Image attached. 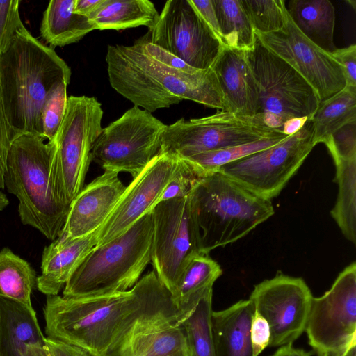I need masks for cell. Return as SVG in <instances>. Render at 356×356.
<instances>
[{"instance_id": "8", "label": "cell", "mask_w": 356, "mask_h": 356, "mask_svg": "<svg viewBox=\"0 0 356 356\" xmlns=\"http://www.w3.org/2000/svg\"><path fill=\"white\" fill-rule=\"evenodd\" d=\"M245 52L258 88L257 115L264 123L282 131L289 120L311 119L321 102L309 83L257 38L252 48Z\"/></svg>"}, {"instance_id": "19", "label": "cell", "mask_w": 356, "mask_h": 356, "mask_svg": "<svg viewBox=\"0 0 356 356\" xmlns=\"http://www.w3.org/2000/svg\"><path fill=\"white\" fill-rule=\"evenodd\" d=\"M211 68L220 86L225 111L243 116L257 115L258 88L245 51L223 46Z\"/></svg>"}, {"instance_id": "26", "label": "cell", "mask_w": 356, "mask_h": 356, "mask_svg": "<svg viewBox=\"0 0 356 356\" xmlns=\"http://www.w3.org/2000/svg\"><path fill=\"white\" fill-rule=\"evenodd\" d=\"M113 356H189L186 336L177 323L155 325L130 337Z\"/></svg>"}, {"instance_id": "47", "label": "cell", "mask_w": 356, "mask_h": 356, "mask_svg": "<svg viewBox=\"0 0 356 356\" xmlns=\"http://www.w3.org/2000/svg\"><path fill=\"white\" fill-rule=\"evenodd\" d=\"M24 356H49L46 346L30 345L26 346Z\"/></svg>"}, {"instance_id": "12", "label": "cell", "mask_w": 356, "mask_h": 356, "mask_svg": "<svg viewBox=\"0 0 356 356\" xmlns=\"http://www.w3.org/2000/svg\"><path fill=\"white\" fill-rule=\"evenodd\" d=\"M311 119L277 144L218 169L254 195L270 200L277 196L314 147Z\"/></svg>"}, {"instance_id": "31", "label": "cell", "mask_w": 356, "mask_h": 356, "mask_svg": "<svg viewBox=\"0 0 356 356\" xmlns=\"http://www.w3.org/2000/svg\"><path fill=\"white\" fill-rule=\"evenodd\" d=\"M335 165L339 193L331 215L344 236L356 244V158L339 161Z\"/></svg>"}, {"instance_id": "1", "label": "cell", "mask_w": 356, "mask_h": 356, "mask_svg": "<svg viewBox=\"0 0 356 356\" xmlns=\"http://www.w3.org/2000/svg\"><path fill=\"white\" fill-rule=\"evenodd\" d=\"M46 337L77 346L92 356H113L130 337L182 318L154 270L129 290L74 298L46 296Z\"/></svg>"}, {"instance_id": "48", "label": "cell", "mask_w": 356, "mask_h": 356, "mask_svg": "<svg viewBox=\"0 0 356 356\" xmlns=\"http://www.w3.org/2000/svg\"><path fill=\"white\" fill-rule=\"evenodd\" d=\"M9 204V200L6 194L0 191V211Z\"/></svg>"}, {"instance_id": "45", "label": "cell", "mask_w": 356, "mask_h": 356, "mask_svg": "<svg viewBox=\"0 0 356 356\" xmlns=\"http://www.w3.org/2000/svg\"><path fill=\"white\" fill-rule=\"evenodd\" d=\"M270 356H310V353L302 348H296L293 343H288L280 348Z\"/></svg>"}, {"instance_id": "16", "label": "cell", "mask_w": 356, "mask_h": 356, "mask_svg": "<svg viewBox=\"0 0 356 356\" xmlns=\"http://www.w3.org/2000/svg\"><path fill=\"white\" fill-rule=\"evenodd\" d=\"M268 49L295 69L314 88L320 102L342 90L346 80L341 66L304 36L292 22L288 11L284 27L270 33H256Z\"/></svg>"}, {"instance_id": "22", "label": "cell", "mask_w": 356, "mask_h": 356, "mask_svg": "<svg viewBox=\"0 0 356 356\" xmlns=\"http://www.w3.org/2000/svg\"><path fill=\"white\" fill-rule=\"evenodd\" d=\"M45 339L33 307L0 298V356H24L26 346H45Z\"/></svg>"}, {"instance_id": "33", "label": "cell", "mask_w": 356, "mask_h": 356, "mask_svg": "<svg viewBox=\"0 0 356 356\" xmlns=\"http://www.w3.org/2000/svg\"><path fill=\"white\" fill-rule=\"evenodd\" d=\"M289 136L280 134L257 141L222 149L199 153L186 159L202 176L216 172L221 166L272 147ZM182 158V157H181Z\"/></svg>"}, {"instance_id": "37", "label": "cell", "mask_w": 356, "mask_h": 356, "mask_svg": "<svg viewBox=\"0 0 356 356\" xmlns=\"http://www.w3.org/2000/svg\"><path fill=\"white\" fill-rule=\"evenodd\" d=\"M334 163L356 158V121L334 131L323 141Z\"/></svg>"}, {"instance_id": "34", "label": "cell", "mask_w": 356, "mask_h": 356, "mask_svg": "<svg viewBox=\"0 0 356 356\" xmlns=\"http://www.w3.org/2000/svg\"><path fill=\"white\" fill-rule=\"evenodd\" d=\"M256 33H270L282 30L287 10L282 0H241Z\"/></svg>"}, {"instance_id": "6", "label": "cell", "mask_w": 356, "mask_h": 356, "mask_svg": "<svg viewBox=\"0 0 356 356\" xmlns=\"http://www.w3.org/2000/svg\"><path fill=\"white\" fill-rule=\"evenodd\" d=\"M152 238L149 212L120 236L94 248L65 285L63 296L92 298L131 289L151 262Z\"/></svg>"}, {"instance_id": "14", "label": "cell", "mask_w": 356, "mask_h": 356, "mask_svg": "<svg viewBox=\"0 0 356 356\" xmlns=\"http://www.w3.org/2000/svg\"><path fill=\"white\" fill-rule=\"evenodd\" d=\"M152 43L200 70L211 67L223 44L190 0H168L145 35Z\"/></svg>"}, {"instance_id": "18", "label": "cell", "mask_w": 356, "mask_h": 356, "mask_svg": "<svg viewBox=\"0 0 356 356\" xmlns=\"http://www.w3.org/2000/svg\"><path fill=\"white\" fill-rule=\"evenodd\" d=\"M116 172L104 170L72 201L58 237L76 238L91 234L106 221L126 186Z\"/></svg>"}, {"instance_id": "2", "label": "cell", "mask_w": 356, "mask_h": 356, "mask_svg": "<svg viewBox=\"0 0 356 356\" xmlns=\"http://www.w3.org/2000/svg\"><path fill=\"white\" fill-rule=\"evenodd\" d=\"M108 80L120 95L150 113L184 99L226 111L223 94L211 68L187 73L165 66L132 45H108Z\"/></svg>"}, {"instance_id": "11", "label": "cell", "mask_w": 356, "mask_h": 356, "mask_svg": "<svg viewBox=\"0 0 356 356\" xmlns=\"http://www.w3.org/2000/svg\"><path fill=\"white\" fill-rule=\"evenodd\" d=\"M151 213L150 263L160 282L172 294L188 263L202 253L199 227L189 196L160 202Z\"/></svg>"}, {"instance_id": "36", "label": "cell", "mask_w": 356, "mask_h": 356, "mask_svg": "<svg viewBox=\"0 0 356 356\" xmlns=\"http://www.w3.org/2000/svg\"><path fill=\"white\" fill-rule=\"evenodd\" d=\"M203 177L186 159L177 156L175 170L160 198L159 202L189 196L193 189Z\"/></svg>"}, {"instance_id": "39", "label": "cell", "mask_w": 356, "mask_h": 356, "mask_svg": "<svg viewBox=\"0 0 356 356\" xmlns=\"http://www.w3.org/2000/svg\"><path fill=\"white\" fill-rule=\"evenodd\" d=\"M250 339L253 356H259L269 346L270 330L268 321L255 309L250 327Z\"/></svg>"}, {"instance_id": "10", "label": "cell", "mask_w": 356, "mask_h": 356, "mask_svg": "<svg viewBox=\"0 0 356 356\" xmlns=\"http://www.w3.org/2000/svg\"><path fill=\"white\" fill-rule=\"evenodd\" d=\"M282 133L266 125L259 115L243 116L222 111L201 118H181L166 125L160 152L186 158Z\"/></svg>"}, {"instance_id": "4", "label": "cell", "mask_w": 356, "mask_h": 356, "mask_svg": "<svg viewBox=\"0 0 356 356\" xmlns=\"http://www.w3.org/2000/svg\"><path fill=\"white\" fill-rule=\"evenodd\" d=\"M24 134L13 140L7 159L4 187L19 201L22 224L29 225L51 241L65 223L70 207L56 198L51 168L56 148L54 140Z\"/></svg>"}, {"instance_id": "46", "label": "cell", "mask_w": 356, "mask_h": 356, "mask_svg": "<svg viewBox=\"0 0 356 356\" xmlns=\"http://www.w3.org/2000/svg\"><path fill=\"white\" fill-rule=\"evenodd\" d=\"M309 120L308 118H293L286 121L283 127L282 132L287 135L291 136L298 131Z\"/></svg>"}, {"instance_id": "25", "label": "cell", "mask_w": 356, "mask_h": 356, "mask_svg": "<svg viewBox=\"0 0 356 356\" xmlns=\"http://www.w3.org/2000/svg\"><path fill=\"white\" fill-rule=\"evenodd\" d=\"M222 273L219 264L209 254L200 253L191 259L171 294L182 321L193 311L205 294L213 289L215 281Z\"/></svg>"}, {"instance_id": "32", "label": "cell", "mask_w": 356, "mask_h": 356, "mask_svg": "<svg viewBox=\"0 0 356 356\" xmlns=\"http://www.w3.org/2000/svg\"><path fill=\"white\" fill-rule=\"evenodd\" d=\"M212 296L213 289L180 323L186 336L189 356H216L211 325Z\"/></svg>"}, {"instance_id": "23", "label": "cell", "mask_w": 356, "mask_h": 356, "mask_svg": "<svg viewBox=\"0 0 356 356\" xmlns=\"http://www.w3.org/2000/svg\"><path fill=\"white\" fill-rule=\"evenodd\" d=\"M288 13L302 34L324 51H335L334 7L329 0H291Z\"/></svg>"}, {"instance_id": "3", "label": "cell", "mask_w": 356, "mask_h": 356, "mask_svg": "<svg viewBox=\"0 0 356 356\" xmlns=\"http://www.w3.org/2000/svg\"><path fill=\"white\" fill-rule=\"evenodd\" d=\"M71 70L54 51L24 26L0 57V90L15 139L24 134L42 137L41 115L51 91L70 83Z\"/></svg>"}, {"instance_id": "49", "label": "cell", "mask_w": 356, "mask_h": 356, "mask_svg": "<svg viewBox=\"0 0 356 356\" xmlns=\"http://www.w3.org/2000/svg\"><path fill=\"white\" fill-rule=\"evenodd\" d=\"M346 356H356V350L355 347L353 348L350 351L347 353Z\"/></svg>"}, {"instance_id": "29", "label": "cell", "mask_w": 356, "mask_h": 356, "mask_svg": "<svg viewBox=\"0 0 356 356\" xmlns=\"http://www.w3.org/2000/svg\"><path fill=\"white\" fill-rule=\"evenodd\" d=\"M36 273L29 263L10 248L0 251V298L33 308L31 295L36 285Z\"/></svg>"}, {"instance_id": "17", "label": "cell", "mask_w": 356, "mask_h": 356, "mask_svg": "<svg viewBox=\"0 0 356 356\" xmlns=\"http://www.w3.org/2000/svg\"><path fill=\"white\" fill-rule=\"evenodd\" d=\"M177 156L160 152L126 186L104 224L95 231V247L120 236L159 202L175 170Z\"/></svg>"}, {"instance_id": "24", "label": "cell", "mask_w": 356, "mask_h": 356, "mask_svg": "<svg viewBox=\"0 0 356 356\" xmlns=\"http://www.w3.org/2000/svg\"><path fill=\"white\" fill-rule=\"evenodd\" d=\"M75 0H51L43 13L40 35L50 47L78 42L96 29L87 16L75 13Z\"/></svg>"}, {"instance_id": "9", "label": "cell", "mask_w": 356, "mask_h": 356, "mask_svg": "<svg viewBox=\"0 0 356 356\" xmlns=\"http://www.w3.org/2000/svg\"><path fill=\"white\" fill-rule=\"evenodd\" d=\"M166 124L136 106L103 128L91 150V161L104 170L137 176L160 152Z\"/></svg>"}, {"instance_id": "38", "label": "cell", "mask_w": 356, "mask_h": 356, "mask_svg": "<svg viewBox=\"0 0 356 356\" xmlns=\"http://www.w3.org/2000/svg\"><path fill=\"white\" fill-rule=\"evenodd\" d=\"M19 0L0 1V57L24 26L19 15Z\"/></svg>"}, {"instance_id": "42", "label": "cell", "mask_w": 356, "mask_h": 356, "mask_svg": "<svg viewBox=\"0 0 356 356\" xmlns=\"http://www.w3.org/2000/svg\"><path fill=\"white\" fill-rule=\"evenodd\" d=\"M45 346L49 356H92L77 346L48 337L45 339Z\"/></svg>"}, {"instance_id": "21", "label": "cell", "mask_w": 356, "mask_h": 356, "mask_svg": "<svg viewBox=\"0 0 356 356\" xmlns=\"http://www.w3.org/2000/svg\"><path fill=\"white\" fill-rule=\"evenodd\" d=\"M254 311L241 300L220 311H212L211 325L216 356H253L250 327Z\"/></svg>"}, {"instance_id": "43", "label": "cell", "mask_w": 356, "mask_h": 356, "mask_svg": "<svg viewBox=\"0 0 356 356\" xmlns=\"http://www.w3.org/2000/svg\"><path fill=\"white\" fill-rule=\"evenodd\" d=\"M190 1L193 7L222 42L217 16L212 0Z\"/></svg>"}, {"instance_id": "40", "label": "cell", "mask_w": 356, "mask_h": 356, "mask_svg": "<svg viewBox=\"0 0 356 356\" xmlns=\"http://www.w3.org/2000/svg\"><path fill=\"white\" fill-rule=\"evenodd\" d=\"M330 55L341 66L346 86L356 87V45L337 49Z\"/></svg>"}, {"instance_id": "15", "label": "cell", "mask_w": 356, "mask_h": 356, "mask_svg": "<svg viewBox=\"0 0 356 356\" xmlns=\"http://www.w3.org/2000/svg\"><path fill=\"white\" fill-rule=\"evenodd\" d=\"M313 298L301 277L278 273L254 286L249 300L269 324V346L293 343L302 335Z\"/></svg>"}, {"instance_id": "44", "label": "cell", "mask_w": 356, "mask_h": 356, "mask_svg": "<svg viewBox=\"0 0 356 356\" xmlns=\"http://www.w3.org/2000/svg\"><path fill=\"white\" fill-rule=\"evenodd\" d=\"M102 0H75V13L88 17Z\"/></svg>"}, {"instance_id": "41", "label": "cell", "mask_w": 356, "mask_h": 356, "mask_svg": "<svg viewBox=\"0 0 356 356\" xmlns=\"http://www.w3.org/2000/svg\"><path fill=\"white\" fill-rule=\"evenodd\" d=\"M15 139L5 114L0 90V189L4 187V173L11 144Z\"/></svg>"}, {"instance_id": "27", "label": "cell", "mask_w": 356, "mask_h": 356, "mask_svg": "<svg viewBox=\"0 0 356 356\" xmlns=\"http://www.w3.org/2000/svg\"><path fill=\"white\" fill-rule=\"evenodd\" d=\"M159 14L149 0H102L88 17L99 30L153 27Z\"/></svg>"}, {"instance_id": "7", "label": "cell", "mask_w": 356, "mask_h": 356, "mask_svg": "<svg viewBox=\"0 0 356 356\" xmlns=\"http://www.w3.org/2000/svg\"><path fill=\"white\" fill-rule=\"evenodd\" d=\"M102 104L94 97H67L65 113L54 138L51 180L56 200L70 207L83 189L91 150L102 127Z\"/></svg>"}, {"instance_id": "35", "label": "cell", "mask_w": 356, "mask_h": 356, "mask_svg": "<svg viewBox=\"0 0 356 356\" xmlns=\"http://www.w3.org/2000/svg\"><path fill=\"white\" fill-rule=\"evenodd\" d=\"M67 82H61L49 94L42 110V137L54 140L63 119L67 102Z\"/></svg>"}, {"instance_id": "28", "label": "cell", "mask_w": 356, "mask_h": 356, "mask_svg": "<svg viewBox=\"0 0 356 356\" xmlns=\"http://www.w3.org/2000/svg\"><path fill=\"white\" fill-rule=\"evenodd\" d=\"M311 120L315 145L348 123L355 122L356 87L346 86L338 93L321 102Z\"/></svg>"}, {"instance_id": "20", "label": "cell", "mask_w": 356, "mask_h": 356, "mask_svg": "<svg viewBox=\"0 0 356 356\" xmlns=\"http://www.w3.org/2000/svg\"><path fill=\"white\" fill-rule=\"evenodd\" d=\"M97 244L95 232L74 239L57 237L42 252L37 289L46 296L58 295Z\"/></svg>"}, {"instance_id": "5", "label": "cell", "mask_w": 356, "mask_h": 356, "mask_svg": "<svg viewBox=\"0 0 356 356\" xmlns=\"http://www.w3.org/2000/svg\"><path fill=\"white\" fill-rule=\"evenodd\" d=\"M189 198L204 254L242 238L275 213L270 200L218 171L201 178Z\"/></svg>"}, {"instance_id": "30", "label": "cell", "mask_w": 356, "mask_h": 356, "mask_svg": "<svg viewBox=\"0 0 356 356\" xmlns=\"http://www.w3.org/2000/svg\"><path fill=\"white\" fill-rule=\"evenodd\" d=\"M223 46L249 50L257 37L241 0H212Z\"/></svg>"}, {"instance_id": "13", "label": "cell", "mask_w": 356, "mask_h": 356, "mask_svg": "<svg viewBox=\"0 0 356 356\" xmlns=\"http://www.w3.org/2000/svg\"><path fill=\"white\" fill-rule=\"evenodd\" d=\"M305 332L316 356H346L356 346L355 262L323 296L313 298Z\"/></svg>"}]
</instances>
